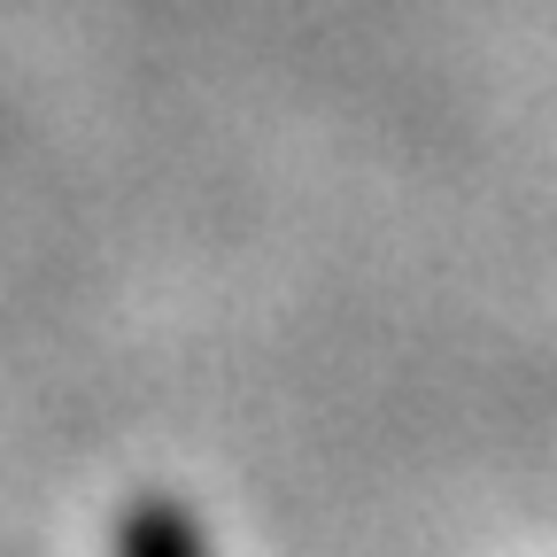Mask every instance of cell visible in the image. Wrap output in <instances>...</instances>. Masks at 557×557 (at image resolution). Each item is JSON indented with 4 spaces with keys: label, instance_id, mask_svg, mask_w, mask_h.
I'll use <instances>...</instances> for the list:
<instances>
[{
    "label": "cell",
    "instance_id": "obj_1",
    "mask_svg": "<svg viewBox=\"0 0 557 557\" xmlns=\"http://www.w3.org/2000/svg\"><path fill=\"white\" fill-rule=\"evenodd\" d=\"M124 557H178V534H171L163 519H139V527L124 534Z\"/></svg>",
    "mask_w": 557,
    "mask_h": 557
}]
</instances>
